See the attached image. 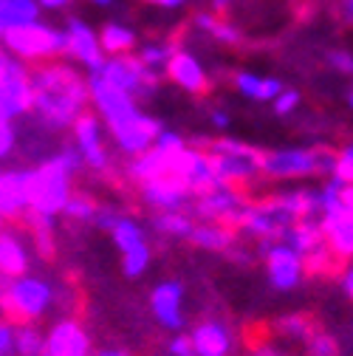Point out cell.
<instances>
[{
	"label": "cell",
	"mask_w": 353,
	"mask_h": 356,
	"mask_svg": "<svg viewBox=\"0 0 353 356\" xmlns=\"http://www.w3.org/2000/svg\"><path fill=\"white\" fill-rule=\"evenodd\" d=\"M31 111L46 130H71L74 119L88 111V82L68 60H49L28 65Z\"/></svg>",
	"instance_id": "obj_1"
},
{
	"label": "cell",
	"mask_w": 353,
	"mask_h": 356,
	"mask_svg": "<svg viewBox=\"0 0 353 356\" xmlns=\"http://www.w3.org/2000/svg\"><path fill=\"white\" fill-rule=\"evenodd\" d=\"M74 170L63 161L60 153L51 159L40 161L34 167H26V198L28 209L42 218H57L63 215L71 193H74Z\"/></svg>",
	"instance_id": "obj_2"
},
{
	"label": "cell",
	"mask_w": 353,
	"mask_h": 356,
	"mask_svg": "<svg viewBox=\"0 0 353 356\" xmlns=\"http://www.w3.org/2000/svg\"><path fill=\"white\" fill-rule=\"evenodd\" d=\"M336 150L331 147H277L260 150V175L269 181H297V178L334 175Z\"/></svg>",
	"instance_id": "obj_3"
},
{
	"label": "cell",
	"mask_w": 353,
	"mask_h": 356,
	"mask_svg": "<svg viewBox=\"0 0 353 356\" xmlns=\"http://www.w3.org/2000/svg\"><path fill=\"white\" fill-rule=\"evenodd\" d=\"M0 46L12 57H17L20 63L34 65V63H49V60H65L68 34H65V29L46 26L37 20L31 26L3 31L0 34Z\"/></svg>",
	"instance_id": "obj_4"
},
{
	"label": "cell",
	"mask_w": 353,
	"mask_h": 356,
	"mask_svg": "<svg viewBox=\"0 0 353 356\" xmlns=\"http://www.w3.org/2000/svg\"><path fill=\"white\" fill-rule=\"evenodd\" d=\"M54 302V286L42 277L23 275L9 283V289L0 294V314L12 325L37 323Z\"/></svg>",
	"instance_id": "obj_5"
},
{
	"label": "cell",
	"mask_w": 353,
	"mask_h": 356,
	"mask_svg": "<svg viewBox=\"0 0 353 356\" xmlns=\"http://www.w3.org/2000/svg\"><path fill=\"white\" fill-rule=\"evenodd\" d=\"M294 224V218L277 204L274 195L263 198V201H249L238 220H235V235H243L254 243L260 241H280L283 232Z\"/></svg>",
	"instance_id": "obj_6"
},
{
	"label": "cell",
	"mask_w": 353,
	"mask_h": 356,
	"mask_svg": "<svg viewBox=\"0 0 353 356\" xmlns=\"http://www.w3.org/2000/svg\"><path fill=\"white\" fill-rule=\"evenodd\" d=\"M249 204V190L232 184H215L212 190L192 195L190 215L195 220H209V224H224L235 232V220L240 209Z\"/></svg>",
	"instance_id": "obj_7"
},
{
	"label": "cell",
	"mask_w": 353,
	"mask_h": 356,
	"mask_svg": "<svg viewBox=\"0 0 353 356\" xmlns=\"http://www.w3.org/2000/svg\"><path fill=\"white\" fill-rule=\"evenodd\" d=\"M85 82H88V97H91L94 113L105 122V127H108L110 133L119 130V127H124L127 122H133V119L142 113L133 97L124 94V91H119V88H113V85H108L97 71L88 74Z\"/></svg>",
	"instance_id": "obj_8"
},
{
	"label": "cell",
	"mask_w": 353,
	"mask_h": 356,
	"mask_svg": "<svg viewBox=\"0 0 353 356\" xmlns=\"http://www.w3.org/2000/svg\"><path fill=\"white\" fill-rule=\"evenodd\" d=\"M257 254L266 263V275H269L272 289L294 291L305 280V263L291 246H286L280 241H260Z\"/></svg>",
	"instance_id": "obj_9"
},
{
	"label": "cell",
	"mask_w": 353,
	"mask_h": 356,
	"mask_svg": "<svg viewBox=\"0 0 353 356\" xmlns=\"http://www.w3.org/2000/svg\"><path fill=\"white\" fill-rule=\"evenodd\" d=\"M31 111V82L28 65L9 57L6 74L0 79V122H15Z\"/></svg>",
	"instance_id": "obj_10"
},
{
	"label": "cell",
	"mask_w": 353,
	"mask_h": 356,
	"mask_svg": "<svg viewBox=\"0 0 353 356\" xmlns=\"http://www.w3.org/2000/svg\"><path fill=\"white\" fill-rule=\"evenodd\" d=\"M71 133H74V145L82 156V164L91 167L94 172H105L110 167V156H108V147H105L99 116L94 111L79 113L71 124Z\"/></svg>",
	"instance_id": "obj_11"
},
{
	"label": "cell",
	"mask_w": 353,
	"mask_h": 356,
	"mask_svg": "<svg viewBox=\"0 0 353 356\" xmlns=\"http://www.w3.org/2000/svg\"><path fill=\"white\" fill-rule=\"evenodd\" d=\"M65 34H68V51H65V60L74 63V65H82L88 68V74L91 71H99L105 65V51L99 46V37L97 31L88 26L82 17H68L65 23Z\"/></svg>",
	"instance_id": "obj_12"
},
{
	"label": "cell",
	"mask_w": 353,
	"mask_h": 356,
	"mask_svg": "<svg viewBox=\"0 0 353 356\" xmlns=\"http://www.w3.org/2000/svg\"><path fill=\"white\" fill-rule=\"evenodd\" d=\"M139 198L153 212H190L192 193L181 178H153L139 184Z\"/></svg>",
	"instance_id": "obj_13"
},
{
	"label": "cell",
	"mask_w": 353,
	"mask_h": 356,
	"mask_svg": "<svg viewBox=\"0 0 353 356\" xmlns=\"http://www.w3.org/2000/svg\"><path fill=\"white\" fill-rule=\"evenodd\" d=\"M42 356H91V337L79 320L65 317L49 328Z\"/></svg>",
	"instance_id": "obj_14"
},
{
	"label": "cell",
	"mask_w": 353,
	"mask_h": 356,
	"mask_svg": "<svg viewBox=\"0 0 353 356\" xmlns=\"http://www.w3.org/2000/svg\"><path fill=\"white\" fill-rule=\"evenodd\" d=\"M150 308H153V317L158 320L161 328L179 334L187 325L184 317V286L179 280H164L153 289L150 294Z\"/></svg>",
	"instance_id": "obj_15"
},
{
	"label": "cell",
	"mask_w": 353,
	"mask_h": 356,
	"mask_svg": "<svg viewBox=\"0 0 353 356\" xmlns=\"http://www.w3.org/2000/svg\"><path fill=\"white\" fill-rule=\"evenodd\" d=\"M164 74H167L170 82H175V85H179L181 91H187L190 97H209V91H212V82H209L204 65L198 63V57H195L192 51L179 49V51L170 57Z\"/></svg>",
	"instance_id": "obj_16"
},
{
	"label": "cell",
	"mask_w": 353,
	"mask_h": 356,
	"mask_svg": "<svg viewBox=\"0 0 353 356\" xmlns=\"http://www.w3.org/2000/svg\"><path fill=\"white\" fill-rule=\"evenodd\" d=\"M212 156V167L217 175V184H232V187H243L260 175V150L249 147L246 153H235V156H220V153H209Z\"/></svg>",
	"instance_id": "obj_17"
},
{
	"label": "cell",
	"mask_w": 353,
	"mask_h": 356,
	"mask_svg": "<svg viewBox=\"0 0 353 356\" xmlns=\"http://www.w3.org/2000/svg\"><path fill=\"white\" fill-rule=\"evenodd\" d=\"M161 130H164V124L158 119H153L147 113H139L133 122H127L124 127L113 130L110 136H113L116 147L127 159H136V156H142V153H147L153 147V142H156V136H158Z\"/></svg>",
	"instance_id": "obj_18"
},
{
	"label": "cell",
	"mask_w": 353,
	"mask_h": 356,
	"mask_svg": "<svg viewBox=\"0 0 353 356\" xmlns=\"http://www.w3.org/2000/svg\"><path fill=\"white\" fill-rule=\"evenodd\" d=\"M28 209L26 198V167L0 170V218L3 224H17L23 212Z\"/></svg>",
	"instance_id": "obj_19"
},
{
	"label": "cell",
	"mask_w": 353,
	"mask_h": 356,
	"mask_svg": "<svg viewBox=\"0 0 353 356\" xmlns=\"http://www.w3.org/2000/svg\"><path fill=\"white\" fill-rule=\"evenodd\" d=\"M190 342L195 356H229L232 353V331L220 320H204L190 331Z\"/></svg>",
	"instance_id": "obj_20"
},
{
	"label": "cell",
	"mask_w": 353,
	"mask_h": 356,
	"mask_svg": "<svg viewBox=\"0 0 353 356\" xmlns=\"http://www.w3.org/2000/svg\"><path fill=\"white\" fill-rule=\"evenodd\" d=\"M280 243L291 246V249H294L299 257H308V254L320 252L322 246H328V243H325V232H322V224H320V220H314V218H302V220H294V224H291V227L283 232Z\"/></svg>",
	"instance_id": "obj_21"
},
{
	"label": "cell",
	"mask_w": 353,
	"mask_h": 356,
	"mask_svg": "<svg viewBox=\"0 0 353 356\" xmlns=\"http://www.w3.org/2000/svg\"><path fill=\"white\" fill-rule=\"evenodd\" d=\"M181 181L187 184V190L192 195H201V193H206V190H212L217 184V175H215V167H212V156L204 147L190 145V161H187V170H184Z\"/></svg>",
	"instance_id": "obj_22"
},
{
	"label": "cell",
	"mask_w": 353,
	"mask_h": 356,
	"mask_svg": "<svg viewBox=\"0 0 353 356\" xmlns=\"http://www.w3.org/2000/svg\"><path fill=\"white\" fill-rule=\"evenodd\" d=\"M0 275L23 277L28 275V252L15 229L0 227Z\"/></svg>",
	"instance_id": "obj_23"
},
{
	"label": "cell",
	"mask_w": 353,
	"mask_h": 356,
	"mask_svg": "<svg viewBox=\"0 0 353 356\" xmlns=\"http://www.w3.org/2000/svg\"><path fill=\"white\" fill-rule=\"evenodd\" d=\"M97 37H99V46H102L105 57L133 54L139 49V34L130 26H122V23H105Z\"/></svg>",
	"instance_id": "obj_24"
},
{
	"label": "cell",
	"mask_w": 353,
	"mask_h": 356,
	"mask_svg": "<svg viewBox=\"0 0 353 356\" xmlns=\"http://www.w3.org/2000/svg\"><path fill=\"white\" fill-rule=\"evenodd\" d=\"M235 241H238V235L229 227L209 224V220H195L192 235H190V243L198 249H206V252H227Z\"/></svg>",
	"instance_id": "obj_25"
},
{
	"label": "cell",
	"mask_w": 353,
	"mask_h": 356,
	"mask_svg": "<svg viewBox=\"0 0 353 356\" xmlns=\"http://www.w3.org/2000/svg\"><path fill=\"white\" fill-rule=\"evenodd\" d=\"M40 12L42 9L37 6V0H0V34L37 23Z\"/></svg>",
	"instance_id": "obj_26"
},
{
	"label": "cell",
	"mask_w": 353,
	"mask_h": 356,
	"mask_svg": "<svg viewBox=\"0 0 353 356\" xmlns=\"http://www.w3.org/2000/svg\"><path fill=\"white\" fill-rule=\"evenodd\" d=\"M110 238H113V243H116V249H119L122 257L124 254H133V252H147L150 249L145 229L136 224L133 218H127V215H122L116 220V227L110 229Z\"/></svg>",
	"instance_id": "obj_27"
},
{
	"label": "cell",
	"mask_w": 353,
	"mask_h": 356,
	"mask_svg": "<svg viewBox=\"0 0 353 356\" xmlns=\"http://www.w3.org/2000/svg\"><path fill=\"white\" fill-rule=\"evenodd\" d=\"M150 227L172 241H190L192 227H195V218L190 212H153L150 218Z\"/></svg>",
	"instance_id": "obj_28"
},
{
	"label": "cell",
	"mask_w": 353,
	"mask_h": 356,
	"mask_svg": "<svg viewBox=\"0 0 353 356\" xmlns=\"http://www.w3.org/2000/svg\"><path fill=\"white\" fill-rule=\"evenodd\" d=\"M175 51H179V42H175V40H170V42H145V46L136 49V57H139V63L145 68H150L153 74L167 79L164 71H167V63H170V57Z\"/></svg>",
	"instance_id": "obj_29"
},
{
	"label": "cell",
	"mask_w": 353,
	"mask_h": 356,
	"mask_svg": "<svg viewBox=\"0 0 353 356\" xmlns=\"http://www.w3.org/2000/svg\"><path fill=\"white\" fill-rule=\"evenodd\" d=\"M274 331L277 337L283 339H294V342H305L308 337H311L317 331V323L308 317V314H286L274 323Z\"/></svg>",
	"instance_id": "obj_30"
},
{
	"label": "cell",
	"mask_w": 353,
	"mask_h": 356,
	"mask_svg": "<svg viewBox=\"0 0 353 356\" xmlns=\"http://www.w3.org/2000/svg\"><path fill=\"white\" fill-rule=\"evenodd\" d=\"M42 345H46V334L34 323L15 325V356H42Z\"/></svg>",
	"instance_id": "obj_31"
},
{
	"label": "cell",
	"mask_w": 353,
	"mask_h": 356,
	"mask_svg": "<svg viewBox=\"0 0 353 356\" xmlns=\"http://www.w3.org/2000/svg\"><path fill=\"white\" fill-rule=\"evenodd\" d=\"M97 209H99V201L91 193H71L63 215L68 220H74V224H94Z\"/></svg>",
	"instance_id": "obj_32"
},
{
	"label": "cell",
	"mask_w": 353,
	"mask_h": 356,
	"mask_svg": "<svg viewBox=\"0 0 353 356\" xmlns=\"http://www.w3.org/2000/svg\"><path fill=\"white\" fill-rule=\"evenodd\" d=\"M305 356H339V348H336V339L325 331H314L305 342Z\"/></svg>",
	"instance_id": "obj_33"
},
{
	"label": "cell",
	"mask_w": 353,
	"mask_h": 356,
	"mask_svg": "<svg viewBox=\"0 0 353 356\" xmlns=\"http://www.w3.org/2000/svg\"><path fill=\"white\" fill-rule=\"evenodd\" d=\"M260 82H263V76L249 74V71L232 74V85L238 88V94L246 97V99H254V102H257V97H260Z\"/></svg>",
	"instance_id": "obj_34"
},
{
	"label": "cell",
	"mask_w": 353,
	"mask_h": 356,
	"mask_svg": "<svg viewBox=\"0 0 353 356\" xmlns=\"http://www.w3.org/2000/svg\"><path fill=\"white\" fill-rule=\"evenodd\" d=\"M325 65L342 76H353V51L347 49H331L325 51Z\"/></svg>",
	"instance_id": "obj_35"
},
{
	"label": "cell",
	"mask_w": 353,
	"mask_h": 356,
	"mask_svg": "<svg viewBox=\"0 0 353 356\" xmlns=\"http://www.w3.org/2000/svg\"><path fill=\"white\" fill-rule=\"evenodd\" d=\"M299 102H302V94L297 91V88H283V94L272 102V111L277 116H291L299 108Z\"/></svg>",
	"instance_id": "obj_36"
},
{
	"label": "cell",
	"mask_w": 353,
	"mask_h": 356,
	"mask_svg": "<svg viewBox=\"0 0 353 356\" xmlns=\"http://www.w3.org/2000/svg\"><path fill=\"white\" fill-rule=\"evenodd\" d=\"M17 150V127L15 122H0V161L12 159Z\"/></svg>",
	"instance_id": "obj_37"
},
{
	"label": "cell",
	"mask_w": 353,
	"mask_h": 356,
	"mask_svg": "<svg viewBox=\"0 0 353 356\" xmlns=\"http://www.w3.org/2000/svg\"><path fill=\"white\" fill-rule=\"evenodd\" d=\"M331 17L342 29H353V0H331Z\"/></svg>",
	"instance_id": "obj_38"
},
{
	"label": "cell",
	"mask_w": 353,
	"mask_h": 356,
	"mask_svg": "<svg viewBox=\"0 0 353 356\" xmlns=\"http://www.w3.org/2000/svg\"><path fill=\"white\" fill-rule=\"evenodd\" d=\"M122 218V212L116 209V207H110V204H99V209H97V218H94V227H99L102 232H110L113 227H116V220Z\"/></svg>",
	"instance_id": "obj_39"
},
{
	"label": "cell",
	"mask_w": 353,
	"mask_h": 356,
	"mask_svg": "<svg viewBox=\"0 0 353 356\" xmlns=\"http://www.w3.org/2000/svg\"><path fill=\"white\" fill-rule=\"evenodd\" d=\"M283 94V82L277 79V76H263V82H260V97H257V102H274L277 97Z\"/></svg>",
	"instance_id": "obj_40"
},
{
	"label": "cell",
	"mask_w": 353,
	"mask_h": 356,
	"mask_svg": "<svg viewBox=\"0 0 353 356\" xmlns=\"http://www.w3.org/2000/svg\"><path fill=\"white\" fill-rule=\"evenodd\" d=\"M167 356H195L192 342H190V334H175L167 342Z\"/></svg>",
	"instance_id": "obj_41"
},
{
	"label": "cell",
	"mask_w": 353,
	"mask_h": 356,
	"mask_svg": "<svg viewBox=\"0 0 353 356\" xmlns=\"http://www.w3.org/2000/svg\"><path fill=\"white\" fill-rule=\"evenodd\" d=\"M15 353V325L0 317V356H12Z\"/></svg>",
	"instance_id": "obj_42"
},
{
	"label": "cell",
	"mask_w": 353,
	"mask_h": 356,
	"mask_svg": "<svg viewBox=\"0 0 353 356\" xmlns=\"http://www.w3.org/2000/svg\"><path fill=\"white\" fill-rule=\"evenodd\" d=\"M224 254H227L229 260L240 263V266H254V260H257V254L246 252V249H243V243H238V241H235V243H232V246H229V249H227Z\"/></svg>",
	"instance_id": "obj_43"
},
{
	"label": "cell",
	"mask_w": 353,
	"mask_h": 356,
	"mask_svg": "<svg viewBox=\"0 0 353 356\" xmlns=\"http://www.w3.org/2000/svg\"><path fill=\"white\" fill-rule=\"evenodd\" d=\"M209 122H212V127H217V130H229L232 116H229L227 111H217V108H212V111H209Z\"/></svg>",
	"instance_id": "obj_44"
},
{
	"label": "cell",
	"mask_w": 353,
	"mask_h": 356,
	"mask_svg": "<svg viewBox=\"0 0 353 356\" xmlns=\"http://www.w3.org/2000/svg\"><path fill=\"white\" fill-rule=\"evenodd\" d=\"M139 3H145V6H158V9H170V12H175V9H184L190 0H139Z\"/></svg>",
	"instance_id": "obj_45"
},
{
	"label": "cell",
	"mask_w": 353,
	"mask_h": 356,
	"mask_svg": "<svg viewBox=\"0 0 353 356\" xmlns=\"http://www.w3.org/2000/svg\"><path fill=\"white\" fill-rule=\"evenodd\" d=\"M74 0H37V6L40 9H49V12H65L71 9Z\"/></svg>",
	"instance_id": "obj_46"
},
{
	"label": "cell",
	"mask_w": 353,
	"mask_h": 356,
	"mask_svg": "<svg viewBox=\"0 0 353 356\" xmlns=\"http://www.w3.org/2000/svg\"><path fill=\"white\" fill-rule=\"evenodd\" d=\"M339 283H342V291L353 300V263L347 266V269H342V275H339Z\"/></svg>",
	"instance_id": "obj_47"
},
{
	"label": "cell",
	"mask_w": 353,
	"mask_h": 356,
	"mask_svg": "<svg viewBox=\"0 0 353 356\" xmlns=\"http://www.w3.org/2000/svg\"><path fill=\"white\" fill-rule=\"evenodd\" d=\"M252 356H283V353H280L274 345H269V342H263V339H260V342L252 348Z\"/></svg>",
	"instance_id": "obj_48"
},
{
	"label": "cell",
	"mask_w": 353,
	"mask_h": 356,
	"mask_svg": "<svg viewBox=\"0 0 353 356\" xmlns=\"http://www.w3.org/2000/svg\"><path fill=\"white\" fill-rule=\"evenodd\" d=\"M232 3H235V0H209V6H212L209 12H212V15H217V17H227Z\"/></svg>",
	"instance_id": "obj_49"
},
{
	"label": "cell",
	"mask_w": 353,
	"mask_h": 356,
	"mask_svg": "<svg viewBox=\"0 0 353 356\" xmlns=\"http://www.w3.org/2000/svg\"><path fill=\"white\" fill-rule=\"evenodd\" d=\"M91 356H133V353L124 350V348H102V350H97Z\"/></svg>",
	"instance_id": "obj_50"
},
{
	"label": "cell",
	"mask_w": 353,
	"mask_h": 356,
	"mask_svg": "<svg viewBox=\"0 0 353 356\" xmlns=\"http://www.w3.org/2000/svg\"><path fill=\"white\" fill-rule=\"evenodd\" d=\"M9 51H3V49H0V79H3V74H6V65H9Z\"/></svg>",
	"instance_id": "obj_51"
},
{
	"label": "cell",
	"mask_w": 353,
	"mask_h": 356,
	"mask_svg": "<svg viewBox=\"0 0 353 356\" xmlns=\"http://www.w3.org/2000/svg\"><path fill=\"white\" fill-rule=\"evenodd\" d=\"M88 3H94V6H110V3H116V0H88Z\"/></svg>",
	"instance_id": "obj_52"
},
{
	"label": "cell",
	"mask_w": 353,
	"mask_h": 356,
	"mask_svg": "<svg viewBox=\"0 0 353 356\" xmlns=\"http://www.w3.org/2000/svg\"><path fill=\"white\" fill-rule=\"evenodd\" d=\"M347 105H350V111H353V91L347 94Z\"/></svg>",
	"instance_id": "obj_53"
},
{
	"label": "cell",
	"mask_w": 353,
	"mask_h": 356,
	"mask_svg": "<svg viewBox=\"0 0 353 356\" xmlns=\"http://www.w3.org/2000/svg\"><path fill=\"white\" fill-rule=\"evenodd\" d=\"M286 3H305V0H286Z\"/></svg>",
	"instance_id": "obj_54"
},
{
	"label": "cell",
	"mask_w": 353,
	"mask_h": 356,
	"mask_svg": "<svg viewBox=\"0 0 353 356\" xmlns=\"http://www.w3.org/2000/svg\"><path fill=\"white\" fill-rule=\"evenodd\" d=\"M0 227H3V218H0Z\"/></svg>",
	"instance_id": "obj_55"
}]
</instances>
